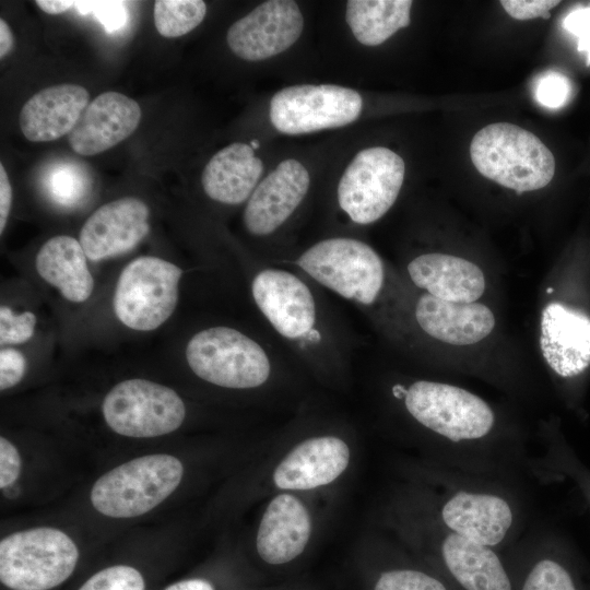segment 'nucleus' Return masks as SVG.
<instances>
[{"mask_svg":"<svg viewBox=\"0 0 590 590\" xmlns=\"http://www.w3.org/2000/svg\"><path fill=\"white\" fill-rule=\"evenodd\" d=\"M470 156L481 175L517 192L544 188L555 174V158L547 146L535 134L508 122L477 131Z\"/></svg>","mask_w":590,"mask_h":590,"instance_id":"1","label":"nucleus"},{"mask_svg":"<svg viewBox=\"0 0 590 590\" xmlns=\"http://www.w3.org/2000/svg\"><path fill=\"white\" fill-rule=\"evenodd\" d=\"M182 474V464L174 456L139 457L102 475L92 487L91 502L107 517H138L165 500L177 488Z\"/></svg>","mask_w":590,"mask_h":590,"instance_id":"2","label":"nucleus"},{"mask_svg":"<svg viewBox=\"0 0 590 590\" xmlns=\"http://www.w3.org/2000/svg\"><path fill=\"white\" fill-rule=\"evenodd\" d=\"M78 559L76 545L61 530L14 532L0 542V580L12 590H50L70 577Z\"/></svg>","mask_w":590,"mask_h":590,"instance_id":"3","label":"nucleus"},{"mask_svg":"<svg viewBox=\"0 0 590 590\" xmlns=\"http://www.w3.org/2000/svg\"><path fill=\"white\" fill-rule=\"evenodd\" d=\"M186 358L201 379L225 388L248 389L264 384L270 362L249 337L228 327L204 329L187 344Z\"/></svg>","mask_w":590,"mask_h":590,"instance_id":"4","label":"nucleus"},{"mask_svg":"<svg viewBox=\"0 0 590 590\" xmlns=\"http://www.w3.org/2000/svg\"><path fill=\"white\" fill-rule=\"evenodd\" d=\"M297 264L312 279L339 295L373 304L382 288L385 271L378 253L353 238H330L307 249Z\"/></svg>","mask_w":590,"mask_h":590,"instance_id":"5","label":"nucleus"},{"mask_svg":"<svg viewBox=\"0 0 590 590\" xmlns=\"http://www.w3.org/2000/svg\"><path fill=\"white\" fill-rule=\"evenodd\" d=\"M181 269L164 259L143 256L121 271L114 295L117 318L127 327L151 331L174 312Z\"/></svg>","mask_w":590,"mask_h":590,"instance_id":"6","label":"nucleus"},{"mask_svg":"<svg viewBox=\"0 0 590 590\" xmlns=\"http://www.w3.org/2000/svg\"><path fill=\"white\" fill-rule=\"evenodd\" d=\"M102 412L115 433L137 438L169 434L186 416L185 404L173 389L145 379L117 384L104 398Z\"/></svg>","mask_w":590,"mask_h":590,"instance_id":"7","label":"nucleus"},{"mask_svg":"<svg viewBox=\"0 0 590 590\" xmlns=\"http://www.w3.org/2000/svg\"><path fill=\"white\" fill-rule=\"evenodd\" d=\"M404 403L418 423L453 441L482 438L495 422L483 399L448 384L416 381L405 391Z\"/></svg>","mask_w":590,"mask_h":590,"instance_id":"8","label":"nucleus"},{"mask_svg":"<svg viewBox=\"0 0 590 590\" xmlns=\"http://www.w3.org/2000/svg\"><path fill=\"white\" fill-rule=\"evenodd\" d=\"M405 165L401 156L384 146L358 152L344 170L339 186L341 209L357 224L384 216L401 190Z\"/></svg>","mask_w":590,"mask_h":590,"instance_id":"9","label":"nucleus"},{"mask_svg":"<svg viewBox=\"0 0 590 590\" xmlns=\"http://www.w3.org/2000/svg\"><path fill=\"white\" fill-rule=\"evenodd\" d=\"M363 99L351 88L333 84H297L276 92L270 101V120L286 134L338 128L357 119Z\"/></svg>","mask_w":590,"mask_h":590,"instance_id":"10","label":"nucleus"},{"mask_svg":"<svg viewBox=\"0 0 590 590\" xmlns=\"http://www.w3.org/2000/svg\"><path fill=\"white\" fill-rule=\"evenodd\" d=\"M303 27V14L295 1L271 0L232 24L226 40L237 57L248 61L264 60L290 48Z\"/></svg>","mask_w":590,"mask_h":590,"instance_id":"11","label":"nucleus"},{"mask_svg":"<svg viewBox=\"0 0 590 590\" xmlns=\"http://www.w3.org/2000/svg\"><path fill=\"white\" fill-rule=\"evenodd\" d=\"M253 299L273 328L287 339H299L314 328L316 308L308 286L291 272L260 271L251 284Z\"/></svg>","mask_w":590,"mask_h":590,"instance_id":"12","label":"nucleus"},{"mask_svg":"<svg viewBox=\"0 0 590 590\" xmlns=\"http://www.w3.org/2000/svg\"><path fill=\"white\" fill-rule=\"evenodd\" d=\"M148 205L133 197L110 201L95 210L80 233V244L92 261L125 253L149 233Z\"/></svg>","mask_w":590,"mask_h":590,"instance_id":"13","label":"nucleus"},{"mask_svg":"<svg viewBox=\"0 0 590 590\" xmlns=\"http://www.w3.org/2000/svg\"><path fill=\"white\" fill-rule=\"evenodd\" d=\"M309 174L296 160H285L252 191L244 212L247 231L264 236L279 228L296 210L309 188Z\"/></svg>","mask_w":590,"mask_h":590,"instance_id":"14","label":"nucleus"},{"mask_svg":"<svg viewBox=\"0 0 590 590\" xmlns=\"http://www.w3.org/2000/svg\"><path fill=\"white\" fill-rule=\"evenodd\" d=\"M141 116L134 99L119 92H104L85 107L68 142L80 155H96L127 139L138 128Z\"/></svg>","mask_w":590,"mask_h":590,"instance_id":"15","label":"nucleus"},{"mask_svg":"<svg viewBox=\"0 0 590 590\" xmlns=\"http://www.w3.org/2000/svg\"><path fill=\"white\" fill-rule=\"evenodd\" d=\"M540 349L546 364L560 377H575L590 365V318L559 303L541 315Z\"/></svg>","mask_w":590,"mask_h":590,"instance_id":"16","label":"nucleus"},{"mask_svg":"<svg viewBox=\"0 0 590 590\" xmlns=\"http://www.w3.org/2000/svg\"><path fill=\"white\" fill-rule=\"evenodd\" d=\"M349 461L350 449L342 439L334 436L309 438L280 462L273 482L281 489L316 488L337 480Z\"/></svg>","mask_w":590,"mask_h":590,"instance_id":"17","label":"nucleus"},{"mask_svg":"<svg viewBox=\"0 0 590 590\" xmlns=\"http://www.w3.org/2000/svg\"><path fill=\"white\" fill-rule=\"evenodd\" d=\"M87 90L63 83L35 93L22 107L19 122L32 142H48L68 135L88 105Z\"/></svg>","mask_w":590,"mask_h":590,"instance_id":"18","label":"nucleus"},{"mask_svg":"<svg viewBox=\"0 0 590 590\" xmlns=\"http://www.w3.org/2000/svg\"><path fill=\"white\" fill-rule=\"evenodd\" d=\"M415 318L429 337L457 346L482 341L496 323L493 311L483 304L451 303L429 294L418 298Z\"/></svg>","mask_w":590,"mask_h":590,"instance_id":"19","label":"nucleus"},{"mask_svg":"<svg viewBox=\"0 0 590 590\" xmlns=\"http://www.w3.org/2000/svg\"><path fill=\"white\" fill-rule=\"evenodd\" d=\"M311 533V519L295 496H275L266 508L257 533V551L268 564L281 565L300 555Z\"/></svg>","mask_w":590,"mask_h":590,"instance_id":"20","label":"nucleus"},{"mask_svg":"<svg viewBox=\"0 0 590 590\" xmlns=\"http://www.w3.org/2000/svg\"><path fill=\"white\" fill-rule=\"evenodd\" d=\"M408 272L417 287L451 303H475L486 286L479 266L448 253L421 255L409 263Z\"/></svg>","mask_w":590,"mask_h":590,"instance_id":"21","label":"nucleus"},{"mask_svg":"<svg viewBox=\"0 0 590 590\" xmlns=\"http://www.w3.org/2000/svg\"><path fill=\"white\" fill-rule=\"evenodd\" d=\"M441 517L453 533L489 547L500 543L512 524L508 503L491 494L459 492L445 504Z\"/></svg>","mask_w":590,"mask_h":590,"instance_id":"22","label":"nucleus"},{"mask_svg":"<svg viewBox=\"0 0 590 590\" xmlns=\"http://www.w3.org/2000/svg\"><path fill=\"white\" fill-rule=\"evenodd\" d=\"M263 165L246 143H232L215 153L205 165L201 182L204 192L213 200L238 204L257 187Z\"/></svg>","mask_w":590,"mask_h":590,"instance_id":"23","label":"nucleus"},{"mask_svg":"<svg viewBox=\"0 0 590 590\" xmlns=\"http://www.w3.org/2000/svg\"><path fill=\"white\" fill-rule=\"evenodd\" d=\"M441 556L451 579L462 590H515L497 554L456 533L442 542Z\"/></svg>","mask_w":590,"mask_h":590,"instance_id":"24","label":"nucleus"},{"mask_svg":"<svg viewBox=\"0 0 590 590\" xmlns=\"http://www.w3.org/2000/svg\"><path fill=\"white\" fill-rule=\"evenodd\" d=\"M86 255L80 240L66 235L48 239L36 256V270L42 279L58 288L73 303L86 300L94 288Z\"/></svg>","mask_w":590,"mask_h":590,"instance_id":"25","label":"nucleus"},{"mask_svg":"<svg viewBox=\"0 0 590 590\" xmlns=\"http://www.w3.org/2000/svg\"><path fill=\"white\" fill-rule=\"evenodd\" d=\"M412 3L410 0H350L346 23L361 44L377 46L409 26Z\"/></svg>","mask_w":590,"mask_h":590,"instance_id":"26","label":"nucleus"},{"mask_svg":"<svg viewBox=\"0 0 590 590\" xmlns=\"http://www.w3.org/2000/svg\"><path fill=\"white\" fill-rule=\"evenodd\" d=\"M44 189L56 204L74 208L90 194L92 180L88 170L76 161H58L47 167Z\"/></svg>","mask_w":590,"mask_h":590,"instance_id":"27","label":"nucleus"},{"mask_svg":"<svg viewBox=\"0 0 590 590\" xmlns=\"http://www.w3.org/2000/svg\"><path fill=\"white\" fill-rule=\"evenodd\" d=\"M206 4L201 0H156L154 25L167 38L180 37L196 28L204 19Z\"/></svg>","mask_w":590,"mask_h":590,"instance_id":"28","label":"nucleus"},{"mask_svg":"<svg viewBox=\"0 0 590 590\" xmlns=\"http://www.w3.org/2000/svg\"><path fill=\"white\" fill-rule=\"evenodd\" d=\"M374 590H449L439 578L417 569H390L378 577Z\"/></svg>","mask_w":590,"mask_h":590,"instance_id":"29","label":"nucleus"},{"mask_svg":"<svg viewBox=\"0 0 590 590\" xmlns=\"http://www.w3.org/2000/svg\"><path fill=\"white\" fill-rule=\"evenodd\" d=\"M79 590H145V583L138 569L127 565H117L99 570Z\"/></svg>","mask_w":590,"mask_h":590,"instance_id":"30","label":"nucleus"},{"mask_svg":"<svg viewBox=\"0 0 590 590\" xmlns=\"http://www.w3.org/2000/svg\"><path fill=\"white\" fill-rule=\"evenodd\" d=\"M74 8L83 15L93 14L107 33L121 30L128 22L125 1H75Z\"/></svg>","mask_w":590,"mask_h":590,"instance_id":"31","label":"nucleus"},{"mask_svg":"<svg viewBox=\"0 0 590 590\" xmlns=\"http://www.w3.org/2000/svg\"><path fill=\"white\" fill-rule=\"evenodd\" d=\"M36 316L31 311L15 315L11 308H0V343L19 344L26 342L34 334Z\"/></svg>","mask_w":590,"mask_h":590,"instance_id":"32","label":"nucleus"},{"mask_svg":"<svg viewBox=\"0 0 590 590\" xmlns=\"http://www.w3.org/2000/svg\"><path fill=\"white\" fill-rule=\"evenodd\" d=\"M571 94L570 80L558 72L543 74L535 86V98L544 107L560 108Z\"/></svg>","mask_w":590,"mask_h":590,"instance_id":"33","label":"nucleus"},{"mask_svg":"<svg viewBox=\"0 0 590 590\" xmlns=\"http://www.w3.org/2000/svg\"><path fill=\"white\" fill-rule=\"evenodd\" d=\"M557 0H502L505 11L516 20L550 17V10L559 4Z\"/></svg>","mask_w":590,"mask_h":590,"instance_id":"34","label":"nucleus"},{"mask_svg":"<svg viewBox=\"0 0 590 590\" xmlns=\"http://www.w3.org/2000/svg\"><path fill=\"white\" fill-rule=\"evenodd\" d=\"M25 371L23 354L12 347L0 352V389H9L21 381Z\"/></svg>","mask_w":590,"mask_h":590,"instance_id":"35","label":"nucleus"},{"mask_svg":"<svg viewBox=\"0 0 590 590\" xmlns=\"http://www.w3.org/2000/svg\"><path fill=\"white\" fill-rule=\"evenodd\" d=\"M21 458L17 449L3 436L0 438V487L11 485L20 475Z\"/></svg>","mask_w":590,"mask_h":590,"instance_id":"36","label":"nucleus"},{"mask_svg":"<svg viewBox=\"0 0 590 590\" xmlns=\"http://www.w3.org/2000/svg\"><path fill=\"white\" fill-rule=\"evenodd\" d=\"M563 27L582 40L590 37V7L573 10L563 21Z\"/></svg>","mask_w":590,"mask_h":590,"instance_id":"37","label":"nucleus"},{"mask_svg":"<svg viewBox=\"0 0 590 590\" xmlns=\"http://www.w3.org/2000/svg\"><path fill=\"white\" fill-rule=\"evenodd\" d=\"M12 204V187L8 174L2 164H0V233L2 234Z\"/></svg>","mask_w":590,"mask_h":590,"instance_id":"38","label":"nucleus"},{"mask_svg":"<svg viewBox=\"0 0 590 590\" xmlns=\"http://www.w3.org/2000/svg\"><path fill=\"white\" fill-rule=\"evenodd\" d=\"M37 7L48 14H60L74 8L75 1H52V0H37L35 1Z\"/></svg>","mask_w":590,"mask_h":590,"instance_id":"39","label":"nucleus"},{"mask_svg":"<svg viewBox=\"0 0 590 590\" xmlns=\"http://www.w3.org/2000/svg\"><path fill=\"white\" fill-rule=\"evenodd\" d=\"M165 590H214V588L204 579L193 578L175 582Z\"/></svg>","mask_w":590,"mask_h":590,"instance_id":"40","label":"nucleus"},{"mask_svg":"<svg viewBox=\"0 0 590 590\" xmlns=\"http://www.w3.org/2000/svg\"><path fill=\"white\" fill-rule=\"evenodd\" d=\"M13 34L8 23L0 20V58L5 57L13 48Z\"/></svg>","mask_w":590,"mask_h":590,"instance_id":"41","label":"nucleus"},{"mask_svg":"<svg viewBox=\"0 0 590 590\" xmlns=\"http://www.w3.org/2000/svg\"><path fill=\"white\" fill-rule=\"evenodd\" d=\"M577 49L578 51L587 52V64H590V37L583 40H578Z\"/></svg>","mask_w":590,"mask_h":590,"instance_id":"42","label":"nucleus"}]
</instances>
